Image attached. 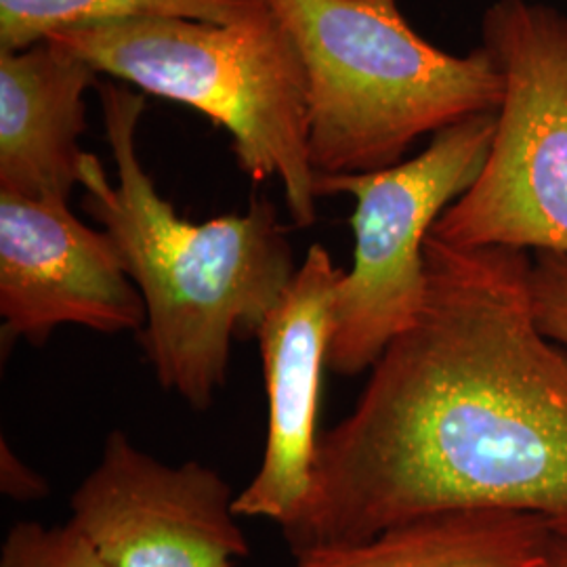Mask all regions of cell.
Here are the masks:
<instances>
[{"mask_svg": "<svg viewBox=\"0 0 567 567\" xmlns=\"http://www.w3.org/2000/svg\"><path fill=\"white\" fill-rule=\"evenodd\" d=\"M416 322L320 435L313 494L284 536L299 559L458 511L567 536V349L538 326L532 255L429 236Z\"/></svg>", "mask_w": 567, "mask_h": 567, "instance_id": "6da1fadb", "label": "cell"}, {"mask_svg": "<svg viewBox=\"0 0 567 567\" xmlns=\"http://www.w3.org/2000/svg\"><path fill=\"white\" fill-rule=\"evenodd\" d=\"M105 142L116 164L84 154L82 208L116 244L145 305L140 332L158 383L194 410H208L227 379L231 344L255 339L297 274L276 206L257 198L246 213L194 224L156 189L137 154L145 100L100 82Z\"/></svg>", "mask_w": 567, "mask_h": 567, "instance_id": "7a4b0ae2", "label": "cell"}, {"mask_svg": "<svg viewBox=\"0 0 567 567\" xmlns=\"http://www.w3.org/2000/svg\"><path fill=\"white\" fill-rule=\"evenodd\" d=\"M265 2L303 61L316 175L389 168L421 137L501 105L503 76L486 49L442 51L400 0Z\"/></svg>", "mask_w": 567, "mask_h": 567, "instance_id": "3957f363", "label": "cell"}, {"mask_svg": "<svg viewBox=\"0 0 567 567\" xmlns=\"http://www.w3.org/2000/svg\"><path fill=\"white\" fill-rule=\"evenodd\" d=\"M47 41L60 42L97 74L189 105L224 126L244 175L257 183L278 177L292 224H316L303 61L265 0L229 23L121 21L61 30Z\"/></svg>", "mask_w": 567, "mask_h": 567, "instance_id": "277c9868", "label": "cell"}, {"mask_svg": "<svg viewBox=\"0 0 567 567\" xmlns=\"http://www.w3.org/2000/svg\"><path fill=\"white\" fill-rule=\"evenodd\" d=\"M482 47L503 76L494 137L480 177L431 236L567 255V13L496 0L482 20Z\"/></svg>", "mask_w": 567, "mask_h": 567, "instance_id": "5b68a950", "label": "cell"}, {"mask_svg": "<svg viewBox=\"0 0 567 567\" xmlns=\"http://www.w3.org/2000/svg\"><path fill=\"white\" fill-rule=\"evenodd\" d=\"M496 112L477 114L431 137L412 161L353 175H316V194H349L353 265L334 301L328 370L355 377L416 322L426 299L425 246L447 206L480 177Z\"/></svg>", "mask_w": 567, "mask_h": 567, "instance_id": "8992f818", "label": "cell"}, {"mask_svg": "<svg viewBox=\"0 0 567 567\" xmlns=\"http://www.w3.org/2000/svg\"><path fill=\"white\" fill-rule=\"evenodd\" d=\"M236 496L215 468L166 465L112 431L70 524L110 567H236L250 553Z\"/></svg>", "mask_w": 567, "mask_h": 567, "instance_id": "52a82bcc", "label": "cell"}, {"mask_svg": "<svg viewBox=\"0 0 567 567\" xmlns=\"http://www.w3.org/2000/svg\"><path fill=\"white\" fill-rule=\"evenodd\" d=\"M0 320L4 339L42 347L61 326L142 332L145 305L103 229L0 192Z\"/></svg>", "mask_w": 567, "mask_h": 567, "instance_id": "ba28073f", "label": "cell"}, {"mask_svg": "<svg viewBox=\"0 0 567 567\" xmlns=\"http://www.w3.org/2000/svg\"><path fill=\"white\" fill-rule=\"evenodd\" d=\"M341 276L324 246L313 244L255 337L264 360L267 442L257 475L236 496V513L267 519L284 536L299 526L313 494L320 389Z\"/></svg>", "mask_w": 567, "mask_h": 567, "instance_id": "9c48e42d", "label": "cell"}, {"mask_svg": "<svg viewBox=\"0 0 567 567\" xmlns=\"http://www.w3.org/2000/svg\"><path fill=\"white\" fill-rule=\"evenodd\" d=\"M91 86L97 72L60 42L0 51V192L68 204L81 185Z\"/></svg>", "mask_w": 567, "mask_h": 567, "instance_id": "30bf717a", "label": "cell"}, {"mask_svg": "<svg viewBox=\"0 0 567 567\" xmlns=\"http://www.w3.org/2000/svg\"><path fill=\"white\" fill-rule=\"evenodd\" d=\"M553 538L555 532L532 515L458 511L309 553L295 567H540Z\"/></svg>", "mask_w": 567, "mask_h": 567, "instance_id": "8fae6325", "label": "cell"}, {"mask_svg": "<svg viewBox=\"0 0 567 567\" xmlns=\"http://www.w3.org/2000/svg\"><path fill=\"white\" fill-rule=\"evenodd\" d=\"M257 0H0V51H23L61 30L135 20L229 23Z\"/></svg>", "mask_w": 567, "mask_h": 567, "instance_id": "7c38bea8", "label": "cell"}, {"mask_svg": "<svg viewBox=\"0 0 567 567\" xmlns=\"http://www.w3.org/2000/svg\"><path fill=\"white\" fill-rule=\"evenodd\" d=\"M0 567H110L70 522H18L4 536Z\"/></svg>", "mask_w": 567, "mask_h": 567, "instance_id": "4fadbf2b", "label": "cell"}, {"mask_svg": "<svg viewBox=\"0 0 567 567\" xmlns=\"http://www.w3.org/2000/svg\"><path fill=\"white\" fill-rule=\"evenodd\" d=\"M529 292L538 326L567 349V255L534 252Z\"/></svg>", "mask_w": 567, "mask_h": 567, "instance_id": "5bb4252c", "label": "cell"}, {"mask_svg": "<svg viewBox=\"0 0 567 567\" xmlns=\"http://www.w3.org/2000/svg\"><path fill=\"white\" fill-rule=\"evenodd\" d=\"M0 487L16 501H37L49 492L44 477L21 463L20 456L7 446V442L0 444Z\"/></svg>", "mask_w": 567, "mask_h": 567, "instance_id": "9a60e30c", "label": "cell"}, {"mask_svg": "<svg viewBox=\"0 0 567 567\" xmlns=\"http://www.w3.org/2000/svg\"><path fill=\"white\" fill-rule=\"evenodd\" d=\"M540 567H567V536L555 534L547 557Z\"/></svg>", "mask_w": 567, "mask_h": 567, "instance_id": "2e32d148", "label": "cell"}]
</instances>
